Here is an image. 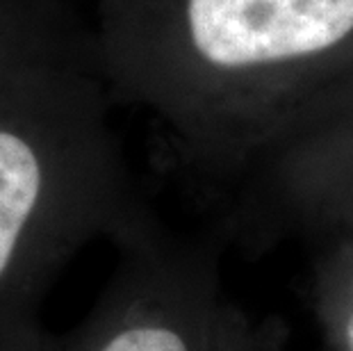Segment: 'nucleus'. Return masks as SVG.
<instances>
[{"mask_svg":"<svg viewBox=\"0 0 353 351\" xmlns=\"http://www.w3.org/2000/svg\"><path fill=\"white\" fill-rule=\"evenodd\" d=\"M48 121L0 112V351H37L39 308L89 242L121 240L146 214L119 197L87 153Z\"/></svg>","mask_w":353,"mask_h":351,"instance_id":"nucleus-1","label":"nucleus"},{"mask_svg":"<svg viewBox=\"0 0 353 351\" xmlns=\"http://www.w3.org/2000/svg\"><path fill=\"white\" fill-rule=\"evenodd\" d=\"M117 267L85 319L37 351H223L244 322L208 242L148 219L114 242Z\"/></svg>","mask_w":353,"mask_h":351,"instance_id":"nucleus-2","label":"nucleus"},{"mask_svg":"<svg viewBox=\"0 0 353 351\" xmlns=\"http://www.w3.org/2000/svg\"><path fill=\"white\" fill-rule=\"evenodd\" d=\"M192 39L219 69L321 53L353 30V0H190Z\"/></svg>","mask_w":353,"mask_h":351,"instance_id":"nucleus-3","label":"nucleus"},{"mask_svg":"<svg viewBox=\"0 0 353 351\" xmlns=\"http://www.w3.org/2000/svg\"><path fill=\"white\" fill-rule=\"evenodd\" d=\"M314 315L328 351H353V244L317 249L312 272Z\"/></svg>","mask_w":353,"mask_h":351,"instance_id":"nucleus-4","label":"nucleus"},{"mask_svg":"<svg viewBox=\"0 0 353 351\" xmlns=\"http://www.w3.org/2000/svg\"><path fill=\"white\" fill-rule=\"evenodd\" d=\"M290 212L281 217L265 244L281 242V235H303L301 242L319 246L335 242L353 244V185L288 201ZM262 244V246H265Z\"/></svg>","mask_w":353,"mask_h":351,"instance_id":"nucleus-5","label":"nucleus"},{"mask_svg":"<svg viewBox=\"0 0 353 351\" xmlns=\"http://www.w3.org/2000/svg\"><path fill=\"white\" fill-rule=\"evenodd\" d=\"M223 351H253V342H251V328H249V322L239 324V328L235 333H232V338L228 342V347Z\"/></svg>","mask_w":353,"mask_h":351,"instance_id":"nucleus-6","label":"nucleus"}]
</instances>
